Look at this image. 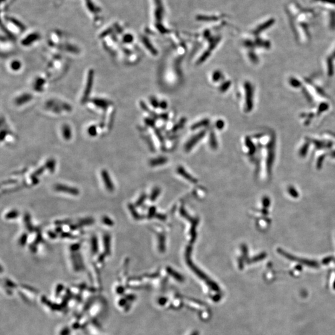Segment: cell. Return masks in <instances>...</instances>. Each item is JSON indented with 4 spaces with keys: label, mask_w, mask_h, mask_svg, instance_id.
Returning a JSON list of instances; mask_svg holds the SVG:
<instances>
[{
    "label": "cell",
    "mask_w": 335,
    "mask_h": 335,
    "mask_svg": "<svg viewBox=\"0 0 335 335\" xmlns=\"http://www.w3.org/2000/svg\"><path fill=\"white\" fill-rule=\"evenodd\" d=\"M84 3L87 11L89 13L94 15L95 18H99L100 19V16H99L101 12L100 6L96 3L93 0H84Z\"/></svg>",
    "instance_id": "obj_1"
},
{
    "label": "cell",
    "mask_w": 335,
    "mask_h": 335,
    "mask_svg": "<svg viewBox=\"0 0 335 335\" xmlns=\"http://www.w3.org/2000/svg\"><path fill=\"white\" fill-rule=\"evenodd\" d=\"M39 39V34L37 33H32L29 34L26 38L22 40V44L24 45H29L36 41Z\"/></svg>",
    "instance_id": "obj_2"
},
{
    "label": "cell",
    "mask_w": 335,
    "mask_h": 335,
    "mask_svg": "<svg viewBox=\"0 0 335 335\" xmlns=\"http://www.w3.org/2000/svg\"><path fill=\"white\" fill-rule=\"evenodd\" d=\"M92 74H93V72H90V73H89L88 78V82H87V85H86V88L84 96H83V101H85V100L86 99V98H88V94L90 93L91 89V88H92V79H93Z\"/></svg>",
    "instance_id": "obj_3"
},
{
    "label": "cell",
    "mask_w": 335,
    "mask_h": 335,
    "mask_svg": "<svg viewBox=\"0 0 335 335\" xmlns=\"http://www.w3.org/2000/svg\"><path fill=\"white\" fill-rule=\"evenodd\" d=\"M204 133H205V132H201L200 134H199L195 135L194 138H193L192 139H191V140H190L189 143H187V147L188 148H190V147H192V146H193V145L196 144V143H197V141L199 140L200 139H201V138H202V137L204 135Z\"/></svg>",
    "instance_id": "obj_4"
},
{
    "label": "cell",
    "mask_w": 335,
    "mask_h": 335,
    "mask_svg": "<svg viewBox=\"0 0 335 335\" xmlns=\"http://www.w3.org/2000/svg\"><path fill=\"white\" fill-rule=\"evenodd\" d=\"M12 68L15 70L19 68V63L18 61H14L12 64Z\"/></svg>",
    "instance_id": "obj_5"
}]
</instances>
